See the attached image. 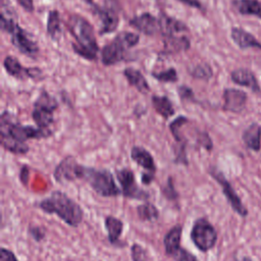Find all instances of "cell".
Returning a JSON list of instances; mask_svg holds the SVG:
<instances>
[{
    "label": "cell",
    "instance_id": "484cf974",
    "mask_svg": "<svg viewBox=\"0 0 261 261\" xmlns=\"http://www.w3.org/2000/svg\"><path fill=\"white\" fill-rule=\"evenodd\" d=\"M190 46V40L185 36H170L164 38V53H177L188 50Z\"/></svg>",
    "mask_w": 261,
    "mask_h": 261
},
{
    "label": "cell",
    "instance_id": "74e56055",
    "mask_svg": "<svg viewBox=\"0 0 261 261\" xmlns=\"http://www.w3.org/2000/svg\"><path fill=\"white\" fill-rule=\"evenodd\" d=\"M0 261H18V260L12 251H10L6 248H1Z\"/></svg>",
    "mask_w": 261,
    "mask_h": 261
},
{
    "label": "cell",
    "instance_id": "d590c367",
    "mask_svg": "<svg viewBox=\"0 0 261 261\" xmlns=\"http://www.w3.org/2000/svg\"><path fill=\"white\" fill-rule=\"evenodd\" d=\"M198 142L202 147H204L208 151H211L212 148H213L212 140H211V138L209 137V135L207 133H201V135H199Z\"/></svg>",
    "mask_w": 261,
    "mask_h": 261
},
{
    "label": "cell",
    "instance_id": "ba28073f",
    "mask_svg": "<svg viewBox=\"0 0 261 261\" xmlns=\"http://www.w3.org/2000/svg\"><path fill=\"white\" fill-rule=\"evenodd\" d=\"M190 237L193 244L201 252H208L214 248L218 238L215 227L204 217L195 220Z\"/></svg>",
    "mask_w": 261,
    "mask_h": 261
},
{
    "label": "cell",
    "instance_id": "9a60e30c",
    "mask_svg": "<svg viewBox=\"0 0 261 261\" xmlns=\"http://www.w3.org/2000/svg\"><path fill=\"white\" fill-rule=\"evenodd\" d=\"M3 66L9 75L18 80H24L27 77L35 79L41 74V71L37 68H23L20 62L13 56H6Z\"/></svg>",
    "mask_w": 261,
    "mask_h": 261
},
{
    "label": "cell",
    "instance_id": "ffe728a7",
    "mask_svg": "<svg viewBox=\"0 0 261 261\" xmlns=\"http://www.w3.org/2000/svg\"><path fill=\"white\" fill-rule=\"evenodd\" d=\"M182 233V226L176 224L172 226L163 238V245L165 253L169 256H174L180 250V239Z\"/></svg>",
    "mask_w": 261,
    "mask_h": 261
},
{
    "label": "cell",
    "instance_id": "e0dca14e",
    "mask_svg": "<svg viewBox=\"0 0 261 261\" xmlns=\"http://www.w3.org/2000/svg\"><path fill=\"white\" fill-rule=\"evenodd\" d=\"M231 81L240 86L250 88L254 93H260L261 88L257 81V77L253 73L252 70L248 68H237L230 73Z\"/></svg>",
    "mask_w": 261,
    "mask_h": 261
},
{
    "label": "cell",
    "instance_id": "ac0fdd59",
    "mask_svg": "<svg viewBox=\"0 0 261 261\" xmlns=\"http://www.w3.org/2000/svg\"><path fill=\"white\" fill-rule=\"evenodd\" d=\"M130 157L138 165L145 169L144 172L155 175L156 164L153 156L147 149L141 146H134L130 150Z\"/></svg>",
    "mask_w": 261,
    "mask_h": 261
},
{
    "label": "cell",
    "instance_id": "8fae6325",
    "mask_svg": "<svg viewBox=\"0 0 261 261\" xmlns=\"http://www.w3.org/2000/svg\"><path fill=\"white\" fill-rule=\"evenodd\" d=\"M116 177L120 184L121 194L123 195V197L144 201H147L149 199L150 195L137 185L135 173L133 170L128 168L118 169L116 170Z\"/></svg>",
    "mask_w": 261,
    "mask_h": 261
},
{
    "label": "cell",
    "instance_id": "5bb4252c",
    "mask_svg": "<svg viewBox=\"0 0 261 261\" xmlns=\"http://www.w3.org/2000/svg\"><path fill=\"white\" fill-rule=\"evenodd\" d=\"M247 100L248 96L246 92L233 88L224 89L222 109L233 113H240L245 109Z\"/></svg>",
    "mask_w": 261,
    "mask_h": 261
},
{
    "label": "cell",
    "instance_id": "4316f807",
    "mask_svg": "<svg viewBox=\"0 0 261 261\" xmlns=\"http://www.w3.org/2000/svg\"><path fill=\"white\" fill-rule=\"evenodd\" d=\"M152 105L155 111L161 115L163 118L167 119L174 114V108L171 101L166 96H157L154 95L151 98Z\"/></svg>",
    "mask_w": 261,
    "mask_h": 261
},
{
    "label": "cell",
    "instance_id": "603a6c76",
    "mask_svg": "<svg viewBox=\"0 0 261 261\" xmlns=\"http://www.w3.org/2000/svg\"><path fill=\"white\" fill-rule=\"evenodd\" d=\"M233 8L242 15H254L261 19V1L259 0H233Z\"/></svg>",
    "mask_w": 261,
    "mask_h": 261
},
{
    "label": "cell",
    "instance_id": "d4e9b609",
    "mask_svg": "<svg viewBox=\"0 0 261 261\" xmlns=\"http://www.w3.org/2000/svg\"><path fill=\"white\" fill-rule=\"evenodd\" d=\"M104 224L107 230L108 241L111 244L117 243L123 230V222L114 216L108 215L104 219Z\"/></svg>",
    "mask_w": 261,
    "mask_h": 261
},
{
    "label": "cell",
    "instance_id": "f35d334b",
    "mask_svg": "<svg viewBox=\"0 0 261 261\" xmlns=\"http://www.w3.org/2000/svg\"><path fill=\"white\" fill-rule=\"evenodd\" d=\"M18 4L28 12H32L34 10L33 0H17Z\"/></svg>",
    "mask_w": 261,
    "mask_h": 261
},
{
    "label": "cell",
    "instance_id": "60d3db41",
    "mask_svg": "<svg viewBox=\"0 0 261 261\" xmlns=\"http://www.w3.org/2000/svg\"><path fill=\"white\" fill-rule=\"evenodd\" d=\"M28 178H29V168L28 166H22L20 171V180L23 185H27Z\"/></svg>",
    "mask_w": 261,
    "mask_h": 261
},
{
    "label": "cell",
    "instance_id": "8d00e7d4",
    "mask_svg": "<svg viewBox=\"0 0 261 261\" xmlns=\"http://www.w3.org/2000/svg\"><path fill=\"white\" fill-rule=\"evenodd\" d=\"M177 92H178V95L181 98V100H193L194 99L193 90L187 86L178 87Z\"/></svg>",
    "mask_w": 261,
    "mask_h": 261
},
{
    "label": "cell",
    "instance_id": "8992f818",
    "mask_svg": "<svg viewBox=\"0 0 261 261\" xmlns=\"http://www.w3.org/2000/svg\"><path fill=\"white\" fill-rule=\"evenodd\" d=\"M1 30L11 35L12 44L24 55L36 58L39 53V47L37 43L31 39V36L20 28L15 21L14 16H6L1 13Z\"/></svg>",
    "mask_w": 261,
    "mask_h": 261
},
{
    "label": "cell",
    "instance_id": "b9f144b4",
    "mask_svg": "<svg viewBox=\"0 0 261 261\" xmlns=\"http://www.w3.org/2000/svg\"><path fill=\"white\" fill-rule=\"evenodd\" d=\"M240 261H252V260H251V258H249V257H243Z\"/></svg>",
    "mask_w": 261,
    "mask_h": 261
},
{
    "label": "cell",
    "instance_id": "d6986e66",
    "mask_svg": "<svg viewBox=\"0 0 261 261\" xmlns=\"http://www.w3.org/2000/svg\"><path fill=\"white\" fill-rule=\"evenodd\" d=\"M158 21H159V32L164 36V38L174 36V34L176 33L188 31V28L184 22L171 16H168L165 13H160Z\"/></svg>",
    "mask_w": 261,
    "mask_h": 261
},
{
    "label": "cell",
    "instance_id": "30bf717a",
    "mask_svg": "<svg viewBox=\"0 0 261 261\" xmlns=\"http://www.w3.org/2000/svg\"><path fill=\"white\" fill-rule=\"evenodd\" d=\"M96 13L101 20L100 34H110L114 32L119 23L118 13L120 6L117 0H105L103 7H96Z\"/></svg>",
    "mask_w": 261,
    "mask_h": 261
},
{
    "label": "cell",
    "instance_id": "9c48e42d",
    "mask_svg": "<svg viewBox=\"0 0 261 261\" xmlns=\"http://www.w3.org/2000/svg\"><path fill=\"white\" fill-rule=\"evenodd\" d=\"M209 173L221 187L222 193H223L224 197L226 198L228 204L232 208V210L236 213H238L240 216L246 217L248 215V210H247L246 206L243 204L241 198L238 196V194L231 187L230 182L225 178L224 174L220 170H218L216 167H211L209 169Z\"/></svg>",
    "mask_w": 261,
    "mask_h": 261
},
{
    "label": "cell",
    "instance_id": "836d02e7",
    "mask_svg": "<svg viewBox=\"0 0 261 261\" xmlns=\"http://www.w3.org/2000/svg\"><path fill=\"white\" fill-rule=\"evenodd\" d=\"M29 233L36 242H41L46 236V230L43 226L31 225L29 227Z\"/></svg>",
    "mask_w": 261,
    "mask_h": 261
},
{
    "label": "cell",
    "instance_id": "4dcf8cb0",
    "mask_svg": "<svg viewBox=\"0 0 261 261\" xmlns=\"http://www.w3.org/2000/svg\"><path fill=\"white\" fill-rule=\"evenodd\" d=\"M152 76L163 83H174L177 81L176 70L172 67L160 72H152Z\"/></svg>",
    "mask_w": 261,
    "mask_h": 261
},
{
    "label": "cell",
    "instance_id": "ab89813d",
    "mask_svg": "<svg viewBox=\"0 0 261 261\" xmlns=\"http://www.w3.org/2000/svg\"><path fill=\"white\" fill-rule=\"evenodd\" d=\"M186 5H189L191 7H195V8H198V9H202V4L199 0H177Z\"/></svg>",
    "mask_w": 261,
    "mask_h": 261
},
{
    "label": "cell",
    "instance_id": "7c38bea8",
    "mask_svg": "<svg viewBox=\"0 0 261 261\" xmlns=\"http://www.w3.org/2000/svg\"><path fill=\"white\" fill-rule=\"evenodd\" d=\"M81 164L72 156H66L55 167L53 175L55 180L60 184L65 181H73L79 179V171Z\"/></svg>",
    "mask_w": 261,
    "mask_h": 261
},
{
    "label": "cell",
    "instance_id": "6da1fadb",
    "mask_svg": "<svg viewBox=\"0 0 261 261\" xmlns=\"http://www.w3.org/2000/svg\"><path fill=\"white\" fill-rule=\"evenodd\" d=\"M53 135V132L45 130L32 125L20 124L15 116L3 111L0 117V143L3 149L13 154H25L29 152L27 143L30 139H46Z\"/></svg>",
    "mask_w": 261,
    "mask_h": 261
},
{
    "label": "cell",
    "instance_id": "f546056e",
    "mask_svg": "<svg viewBox=\"0 0 261 261\" xmlns=\"http://www.w3.org/2000/svg\"><path fill=\"white\" fill-rule=\"evenodd\" d=\"M191 75L197 80H203V81H208L212 77L213 75V70L211 66L207 63L203 64H198L191 70Z\"/></svg>",
    "mask_w": 261,
    "mask_h": 261
},
{
    "label": "cell",
    "instance_id": "1f68e13d",
    "mask_svg": "<svg viewBox=\"0 0 261 261\" xmlns=\"http://www.w3.org/2000/svg\"><path fill=\"white\" fill-rule=\"evenodd\" d=\"M130 254L133 261H151L145 248L139 244H134L132 246Z\"/></svg>",
    "mask_w": 261,
    "mask_h": 261
},
{
    "label": "cell",
    "instance_id": "44dd1931",
    "mask_svg": "<svg viewBox=\"0 0 261 261\" xmlns=\"http://www.w3.org/2000/svg\"><path fill=\"white\" fill-rule=\"evenodd\" d=\"M230 37L232 41L241 49H248V48L261 49V43L251 33L245 31L242 28H237V27L231 28Z\"/></svg>",
    "mask_w": 261,
    "mask_h": 261
},
{
    "label": "cell",
    "instance_id": "277c9868",
    "mask_svg": "<svg viewBox=\"0 0 261 261\" xmlns=\"http://www.w3.org/2000/svg\"><path fill=\"white\" fill-rule=\"evenodd\" d=\"M79 179L86 180L101 197H117L121 191L116 186L112 173L107 169H97L81 165Z\"/></svg>",
    "mask_w": 261,
    "mask_h": 261
},
{
    "label": "cell",
    "instance_id": "5b68a950",
    "mask_svg": "<svg viewBox=\"0 0 261 261\" xmlns=\"http://www.w3.org/2000/svg\"><path fill=\"white\" fill-rule=\"evenodd\" d=\"M140 37L129 32L119 33L109 44L105 45L101 51V61L109 66L122 61L125 57V51L139 43Z\"/></svg>",
    "mask_w": 261,
    "mask_h": 261
},
{
    "label": "cell",
    "instance_id": "4fadbf2b",
    "mask_svg": "<svg viewBox=\"0 0 261 261\" xmlns=\"http://www.w3.org/2000/svg\"><path fill=\"white\" fill-rule=\"evenodd\" d=\"M188 122V118L186 116H178L176 117L174 120L171 121V123L169 124V129L174 138V140L176 141L178 147L175 151V159L174 162L175 163H179V164H184V165H188V159H187V153H186V146H187V142L185 140V138L182 137L181 133H180V128L181 126Z\"/></svg>",
    "mask_w": 261,
    "mask_h": 261
},
{
    "label": "cell",
    "instance_id": "83f0119b",
    "mask_svg": "<svg viewBox=\"0 0 261 261\" xmlns=\"http://www.w3.org/2000/svg\"><path fill=\"white\" fill-rule=\"evenodd\" d=\"M47 33L53 40H57L60 35V16L57 10H50L48 13Z\"/></svg>",
    "mask_w": 261,
    "mask_h": 261
},
{
    "label": "cell",
    "instance_id": "3957f363",
    "mask_svg": "<svg viewBox=\"0 0 261 261\" xmlns=\"http://www.w3.org/2000/svg\"><path fill=\"white\" fill-rule=\"evenodd\" d=\"M67 29L75 42L72 44L73 51L88 60H95L99 51L94 29L83 16L71 15L67 20Z\"/></svg>",
    "mask_w": 261,
    "mask_h": 261
},
{
    "label": "cell",
    "instance_id": "2e32d148",
    "mask_svg": "<svg viewBox=\"0 0 261 261\" xmlns=\"http://www.w3.org/2000/svg\"><path fill=\"white\" fill-rule=\"evenodd\" d=\"M129 24L139 32L148 36H152L159 32L158 18H156L149 12H145L141 15L133 17L129 20Z\"/></svg>",
    "mask_w": 261,
    "mask_h": 261
},
{
    "label": "cell",
    "instance_id": "e575fe53",
    "mask_svg": "<svg viewBox=\"0 0 261 261\" xmlns=\"http://www.w3.org/2000/svg\"><path fill=\"white\" fill-rule=\"evenodd\" d=\"M173 258L175 261H199L195 255L185 250L184 248H180V250L173 256Z\"/></svg>",
    "mask_w": 261,
    "mask_h": 261
},
{
    "label": "cell",
    "instance_id": "f1b7e54d",
    "mask_svg": "<svg viewBox=\"0 0 261 261\" xmlns=\"http://www.w3.org/2000/svg\"><path fill=\"white\" fill-rule=\"evenodd\" d=\"M137 213L138 217L144 221H151L157 219L159 216V211L157 207L150 202H145L144 204L139 205L137 207Z\"/></svg>",
    "mask_w": 261,
    "mask_h": 261
},
{
    "label": "cell",
    "instance_id": "7402d4cb",
    "mask_svg": "<svg viewBox=\"0 0 261 261\" xmlns=\"http://www.w3.org/2000/svg\"><path fill=\"white\" fill-rule=\"evenodd\" d=\"M242 140L248 149L259 151L261 148V125L257 122L251 123L243 132Z\"/></svg>",
    "mask_w": 261,
    "mask_h": 261
},
{
    "label": "cell",
    "instance_id": "7a4b0ae2",
    "mask_svg": "<svg viewBox=\"0 0 261 261\" xmlns=\"http://www.w3.org/2000/svg\"><path fill=\"white\" fill-rule=\"evenodd\" d=\"M38 206L47 214H56L62 221L72 227L79 226L84 218L82 207L61 191L52 192Z\"/></svg>",
    "mask_w": 261,
    "mask_h": 261
},
{
    "label": "cell",
    "instance_id": "52a82bcc",
    "mask_svg": "<svg viewBox=\"0 0 261 261\" xmlns=\"http://www.w3.org/2000/svg\"><path fill=\"white\" fill-rule=\"evenodd\" d=\"M57 107L58 103L56 99L46 91H42L34 103V109L32 112V117L37 126L54 133L51 127L54 123L53 113Z\"/></svg>",
    "mask_w": 261,
    "mask_h": 261
},
{
    "label": "cell",
    "instance_id": "cb8c5ba5",
    "mask_svg": "<svg viewBox=\"0 0 261 261\" xmlns=\"http://www.w3.org/2000/svg\"><path fill=\"white\" fill-rule=\"evenodd\" d=\"M123 74L125 76V79L127 80L128 84L133 87H135L139 92L141 93H147L150 90V87L146 81V79L144 77V75L141 73V71L132 68V67H127L123 70Z\"/></svg>",
    "mask_w": 261,
    "mask_h": 261
},
{
    "label": "cell",
    "instance_id": "d6a6232c",
    "mask_svg": "<svg viewBox=\"0 0 261 261\" xmlns=\"http://www.w3.org/2000/svg\"><path fill=\"white\" fill-rule=\"evenodd\" d=\"M161 193L162 195L169 201L171 200H176L178 198V194L174 189V185H173V179L171 176H169L167 178V181L165 184V186H163L161 188Z\"/></svg>",
    "mask_w": 261,
    "mask_h": 261
}]
</instances>
